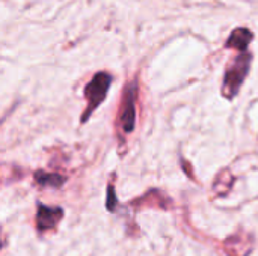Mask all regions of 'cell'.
<instances>
[{
  "label": "cell",
  "mask_w": 258,
  "mask_h": 256,
  "mask_svg": "<svg viewBox=\"0 0 258 256\" xmlns=\"http://www.w3.org/2000/svg\"><path fill=\"white\" fill-rule=\"evenodd\" d=\"M254 35L249 29L246 27H239V29H234L233 33L230 35V38L227 39V47L230 48H237L240 53L242 51H246L248 50V45L249 42L252 41Z\"/></svg>",
  "instance_id": "cell-5"
},
{
  "label": "cell",
  "mask_w": 258,
  "mask_h": 256,
  "mask_svg": "<svg viewBox=\"0 0 258 256\" xmlns=\"http://www.w3.org/2000/svg\"><path fill=\"white\" fill-rule=\"evenodd\" d=\"M251 60L252 56L248 51H242L236 60L228 66L227 72H225V78H224V86H222V94L227 98H234L242 86V83L245 81L249 68H251Z\"/></svg>",
  "instance_id": "cell-1"
},
{
  "label": "cell",
  "mask_w": 258,
  "mask_h": 256,
  "mask_svg": "<svg viewBox=\"0 0 258 256\" xmlns=\"http://www.w3.org/2000/svg\"><path fill=\"white\" fill-rule=\"evenodd\" d=\"M112 83V75L107 72H98L92 77V80L85 88V97L88 98V107L86 112L82 116V121L85 122L89 115L103 103V100L107 95V91Z\"/></svg>",
  "instance_id": "cell-2"
},
{
  "label": "cell",
  "mask_w": 258,
  "mask_h": 256,
  "mask_svg": "<svg viewBox=\"0 0 258 256\" xmlns=\"http://www.w3.org/2000/svg\"><path fill=\"white\" fill-rule=\"evenodd\" d=\"M62 216H63V211L60 208H50V207L39 205L38 214H36V226L41 232L47 229H53L56 228Z\"/></svg>",
  "instance_id": "cell-4"
},
{
  "label": "cell",
  "mask_w": 258,
  "mask_h": 256,
  "mask_svg": "<svg viewBox=\"0 0 258 256\" xmlns=\"http://www.w3.org/2000/svg\"><path fill=\"white\" fill-rule=\"evenodd\" d=\"M35 180L41 186H51V187H59L63 184V177L57 174H44V172H36Z\"/></svg>",
  "instance_id": "cell-6"
},
{
  "label": "cell",
  "mask_w": 258,
  "mask_h": 256,
  "mask_svg": "<svg viewBox=\"0 0 258 256\" xmlns=\"http://www.w3.org/2000/svg\"><path fill=\"white\" fill-rule=\"evenodd\" d=\"M136 83H130L125 95H124V101L121 106V118H119V124L124 130V133H130L135 128V101H136Z\"/></svg>",
  "instance_id": "cell-3"
},
{
  "label": "cell",
  "mask_w": 258,
  "mask_h": 256,
  "mask_svg": "<svg viewBox=\"0 0 258 256\" xmlns=\"http://www.w3.org/2000/svg\"><path fill=\"white\" fill-rule=\"evenodd\" d=\"M107 190L110 192V195L107 196V208H109L110 211H113V210H115V204H116L115 192H113V187H112V186H110V187H109Z\"/></svg>",
  "instance_id": "cell-7"
}]
</instances>
